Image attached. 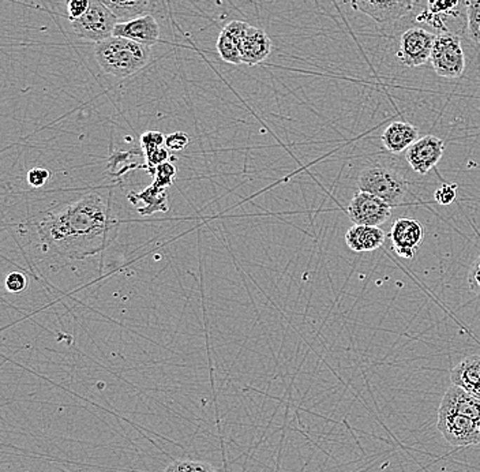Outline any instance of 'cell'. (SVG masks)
I'll return each instance as SVG.
<instances>
[{"label": "cell", "instance_id": "23", "mask_svg": "<svg viewBox=\"0 0 480 472\" xmlns=\"http://www.w3.org/2000/svg\"><path fill=\"white\" fill-rule=\"evenodd\" d=\"M166 138L164 134H161L160 131H146L145 134L141 136V148L144 150L145 156L152 155L154 150L163 148V145L166 143Z\"/></svg>", "mask_w": 480, "mask_h": 472}, {"label": "cell", "instance_id": "13", "mask_svg": "<svg viewBox=\"0 0 480 472\" xmlns=\"http://www.w3.org/2000/svg\"><path fill=\"white\" fill-rule=\"evenodd\" d=\"M240 55L243 63L255 66L267 59L272 52V40L264 29L250 26L240 41Z\"/></svg>", "mask_w": 480, "mask_h": 472}, {"label": "cell", "instance_id": "21", "mask_svg": "<svg viewBox=\"0 0 480 472\" xmlns=\"http://www.w3.org/2000/svg\"><path fill=\"white\" fill-rule=\"evenodd\" d=\"M467 30L469 39L480 44V0L467 3Z\"/></svg>", "mask_w": 480, "mask_h": 472}, {"label": "cell", "instance_id": "26", "mask_svg": "<svg viewBox=\"0 0 480 472\" xmlns=\"http://www.w3.org/2000/svg\"><path fill=\"white\" fill-rule=\"evenodd\" d=\"M458 6V0H429L427 11L434 15L439 14H451Z\"/></svg>", "mask_w": 480, "mask_h": 472}, {"label": "cell", "instance_id": "9", "mask_svg": "<svg viewBox=\"0 0 480 472\" xmlns=\"http://www.w3.org/2000/svg\"><path fill=\"white\" fill-rule=\"evenodd\" d=\"M389 237L397 256L412 260L423 243L425 228L420 221L403 217L394 221Z\"/></svg>", "mask_w": 480, "mask_h": 472}, {"label": "cell", "instance_id": "31", "mask_svg": "<svg viewBox=\"0 0 480 472\" xmlns=\"http://www.w3.org/2000/svg\"><path fill=\"white\" fill-rule=\"evenodd\" d=\"M169 159V152L167 149L164 148H160L157 150H154L152 155L146 156V162H147V166L146 168L152 172V175H154L156 172V168L164 163H167Z\"/></svg>", "mask_w": 480, "mask_h": 472}, {"label": "cell", "instance_id": "29", "mask_svg": "<svg viewBox=\"0 0 480 472\" xmlns=\"http://www.w3.org/2000/svg\"><path fill=\"white\" fill-rule=\"evenodd\" d=\"M457 185H444L436 189L434 198L439 205H451L455 202L457 197Z\"/></svg>", "mask_w": 480, "mask_h": 472}, {"label": "cell", "instance_id": "16", "mask_svg": "<svg viewBox=\"0 0 480 472\" xmlns=\"http://www.w3.org/2000/svg\"><path fill=\"white\" fill-rule=\"evenodd\" d=\"M385 232L380 227L352 225L345 234L347 246L356 253L378 250L385 243Z\"/></svg>", "mask_w": 480, "mask_h": 472}, {"label": "cell", "instance_id": "28", "mask_svg": "<svg viewBox=\"0 0 480 472\" xmlns=\"http://www.w3.org/2000/svg\"><path fill=\"white\" fill-rule=\"evenodd\" d=\"M27 287V279L24 273L20 272H13L7 276L6 279V288L11 294H20L24 292Z\"/></svg>", "mask_w": 480, "mask_h": 472}, {"label": "cell", "instance_id": "11", "mask_svg": "<svg viewBox=\"0 0 480 472\" xmlns=\"http://www.w3.org/2000/svg\"><path fill=\"white\" fill-rule=\"evenodd\" d=\"M445 142L435 136L419 138L407 150V162L411 168L420 175L429 173L444 156Z\"/></svg>", "mask_w": 480, "mask_h": 472}, {"label": "cell", "instance_id": "22", "mask_svg": "<svg viewBox=\"0 0 480 472\" xmlns=\"http://www.w3.org/2000/svg\"><path fill=\"white\" fill-rule=\"evenodd\" d=\"M164 472H217L211 464L196 460H176Z\"/></svg>", "mask_w": 480, "mask_h": 472}, {"label": "cell", "instance_id": "8", "mask_svg": "<svg viewBox=\"0 0 480 472\" xmlns=\"http://www.w3.org/2000/svg\"><path fill=\"white\" fill-rule=\"evenodd\" d=\"M435 36L426 29L411 27L403 33L397 59L407 67H419L430 60Z\"/></svg>", "mask_w": 480, "mask_h": 472}, {"label": "cell", "instance_id": "30", "mask_svg": "<svg viewBox=\"0 0 480 472\" xmlns=\"http://www.w3.org/2000/svg\"><path fill=\"white\" fill-rule=\"evenodd\" d=\"M189 142H190L189 134H186L183 131H176V133H172V134L167 136L166 146L173 152H180L189 145Z\"/></svg>", "mask_w": 480, "mask_h": 472}, {"label": "cell", "instance_id": "5", "mask_svg": "<svg viewBox=\"0 0 480 472\" xmlns=\"http://www.w3.org/2000/svg\"><path fill=\"white\" fill-rule=\"evenodd\" d=\"M118 24V17L101 0H91V7L86 14L72 21V27L78 37L97 44L112 37Z\"/></svg>", "mask_w": 480, "mask_h": 472}, {"label": "cell", "instance_id": "15", "mask_svg": "<svg viewBox=\"0 0 480 472\" xmlns=\"http://www.w3.org/2000/svg\"><path fill=\"white\" fill-rule=\"evenodd\" d=\"M385 149L390 153H401L419 140V130L407 122H392L381 137Z\"/></svg>", "mask_w": 480, "mask_h": 472}, {"label": "cell", "instance_id": "1", "mask_svg": "<svg viewBox=\"0 0 480 472\" xmlns=\"http://www.w3.org/2000/svg\"><path fill=\"white\" fill-rule=\"evenodd\" d=\"M118 225L109 201L97 192L53 208L32 223L40 251L60 262L101 253L116 237Z\"/></svg>", "mask_w": 480, "mask_h": 472}, {"label": "cell", "instance_id": "6", "mask_svg": "<svg viewBox=\"0 0 480 472\" xmlns=\"http://www.w3.org/2000/svg\"><path fill=\"white\" fill-rule=\"evenodd\" d=\"M438 430L453 447H471L480 444L478 422L453 411L438 409Z\"/></svg>", "mask_w": 480, "mask_h": 472}, {"label": "cell", "instance_id": "2", "mask_svg": "<svg viewBox=\"0 0 480 472\" xmlns=\"http://www.w3.org/2000/svg\"><path fill=\"white\" fill-rule=\"evenodd\" d=\"M152 56V47L112 36L95 47L97 65L115 78H127L142 70Z\"/></svg>", "mask_w": 480, "mask_h": 472}, {"label": "cell", "instance_id": "24", "mask_svg": "<svg viewBox=\"0 0 480 472\" xmlns=\"http://www.w3.org/2000/svg\"><path fill=\"white\" fill-rule=\"evenodd\" d=\"M153 176H154V182L153 183H156L160 188H166L167 189L173 183V181L176 178V168L172 166L169 162H167V163H164V164H161V166L156 168V172H154Z\"/></svg>", "mask_w": 480, "mask_h": 472}, {"label": "cell", "instance_id": "19", "mask_svg": "<svg viewBox=\"0 0 480 472\" xmlns=\"http://www.w3.org/2000/svg\"><path fill=\"white\" fill-rule=\"evenodd\" d=\"M120 22L141 17L149 10L152 0H101Z\"/></svg>", "mask_w": 480, "mask_h": 472}, {"label": "cell", "instance_id": "7", "mask_svg": "<svg viewBox=\"0 0 480 472\" xmlns=\"http://www.w3.org/2000/svg\"><path fill=\"white\" fill-rule=\"evenodd\" d=\"M392 208L384 199L359 190L351 199L347 212L354 224L380 227L392 217Z\"/></svg>", "mask_w": 480, "mask_h": 472}, {"label": "cell", "instance_id": "17", "mask_svg": "<svg viewBox=\"0 0 480 472\" xmlns=\"http://www.w3.org/2000/svg\"><path fill=\"white\" fill-rule=\"evenodd\" d=\"M128 199L134 206H137L138 212L144 216L168 211L167 189L160 188L156 183H153L140 194H128Z\"/></svg>", "mask_w": 480, "mask_h": 472}, {"label": "cell", "instance_id": "10", "mask_svg": "<svg viewBox=\"0 0 480 472\" xmlns=\"http://www.w3.org/2000/svg\"><path fill=\"white\" fill-rule=\"evenodd\" d=\"M416 0H351L352 8L360 11L378 24L393 22L413 8Z\"/></svg>", "mask_w": 480, "mask_h": 472}, {"label": "cell", "instance_id": "12", "mask_svg": "<svg viewBox=\"0 0 480 472\" xmlns=\"http://www.w3.org/2000/svg\"><path fill=\"white\" fill-rule=\"evenodd\" d=\"M114 36L153 47L160 40V25L153 15L144 14L130 21L119 22L115 27Z\"/></svg>", "mask_w": 480, "mask_h": 472}, {"label": "cell", "instance_id": "3", "mask_svg": "<svg viewBox=\"0 0 480 472\" xmlns=\"http://www.w3.org/2000/svg\"><path fill=\"white\" fill-rule=\"evenodd\" d=\"M358 189L370 192L389 205H400L404 202L409 191L408 181L387 166H368L360 172Z\"/></svg>", "mask_w": 480, "mask_h": 472}, {"label": "cell", "instance_id": "25", "mask_svg": "<svg viewBox=\"0 0 480 472\" xmlns=\"http://www.w3.org/2000/svg\"><path fill=\"white\" fill-rule=\"evenodd\" d=\"M91 7V0H66L67 15L70 21H76L86 14Z\"/></svg>", "mask_w": 480, "mask_h": 472}, {"label": "cell", "instance_id": "4", "mask_svg": "<svg viewBox=\"0 0 480 472\" xmlns=\"http://www.w3.org/2000/svg\"><path fill=\"white\" fill-rule=\"evenodd\" d=\"M430 62L439 77L449 79L461 77L465 70V55L460 37L451 32L435 36Z\"/></svg>", "mask_w": 480, "mask_h": 472}, {"label": "cell", "instance_id": "34", "mask_svg": "<svg viewBox=\"0 0 480 472\" xmlns=\"http://www.w3.org/2000/svg\"><path fill=\"white\" fill-rule=\"evenodd\" d=\"M478 428H479V431H480V419H479V421H478Z\"/></svg>", "mask_w": 480, "mask_h": 472}, {"label": "cell", "instance_id": "14", "mask_svg": "<svg viewBox=\"0 0 480 472\" xmlns=\"http://www.w3.org/2000/svg\"><path fill=\"white\" fill-rule=\"evenodd\" d=\"M439 408H445L453 411L462 417H467L472 421L480 419V399L465 389L452 385L442 398Z\"/></svg>", "mask_w": 480, "mask_h": 472}, {"label": "cell", "instance_id": "32", "mask_svg": "<svg viewBox=\"0 0 480 472\" xmlns=\"http://www.w3.org/2000/svg\"><path fill=\"white\" fill-rule=\"evenodd\" d=\"M468 285L474 294L480 296V256L478 257V260L472 263V266L469 269Z\"/></svg>", "mask_w": 480, "mask_h": 472}, {"label": "cell", "instance_id": "18", "mask_svg": "<svg viewBox=\"0 0 480 472\" xmlns=\"http://www.w3.org/2000/svg\"><path fill=\"white\" fill-rule=\"evenodd\" d=\"M451 378L453 385H457L467 392L472 393L480 379V356L472 355L461 360L452 370Z\"/></svg>", "mask_w": 480, "mask_h": 472}, {"label": "cell", "instance_id": "20", "mask_svg": "<svg viewBox=\"0 0 480 472\" xmlns=\"http://www.w3.org/2000/svg\"><path fill=\"white\" fill-rule=\"evenodd\" d=\"M217 52L220 58L231 65H241V55H240L239 43L229 37L227 33L221 32L217 39Z\"/></svg>", "mask_w": 480, "mask_h": 472}, {"label": "cell", "instance_id": "33", "mask_svg": "<svg viewBox=\"0 0 480 472\" xmlns=\"http://www.w3.org/2000/svg\"><path fill=\"white\" fill-rule=\"evenodd\" d=\"M472 395H474V396H476V398H479L480 399V379L479 382H478V385H476V388H475V391L472 392Z\"/></svg>", "mask_w": 480, "mask_h": 472}, {"label": "cell", "instance_id": "27", "mask_svg": "<svg viewBox=\"0 0 480 472\" xmlns=\"http://www.w3.org/2000/svg\"><path fill=\"white\" fill-rule=\"evenodd\" d=\"M51 178V172L46 168H33L27 172V183L34 188L40 189L43 188Z\"/></svg>", "mask_w": 480, "mask_h": 472}]
</instances>
